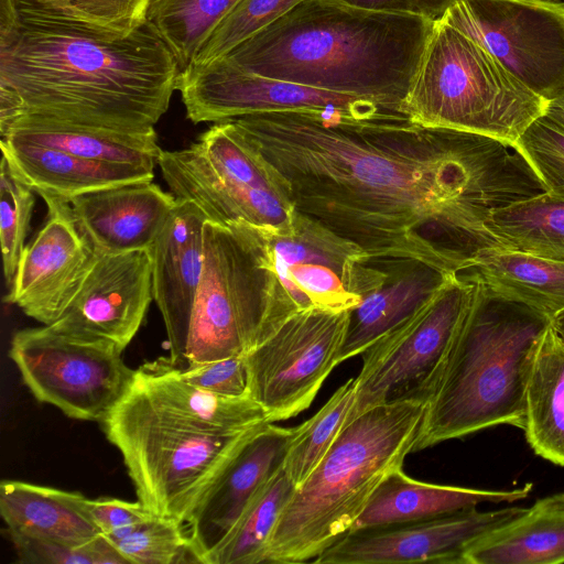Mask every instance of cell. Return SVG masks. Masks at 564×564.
<instances>
[{"label":"cell","mask_w":564,"mask_h":564,"mask_svg":"<svg viewBox=\"0 0 564 564\" xmlns=\"http://www.w3.org/2000/svg\"><path fill=\"white\" fill-rule=\"evenodd\" d=\"M230 121L296 212L371 259L462 272L502 247L486 225L494 212L546 192L513 144L404 115L295 110Z\"/></svg>","instance_id":"6da1fadb"},{"label":"cell","mask_w":564,"mask_h":564,"mask_svg":"<svg viewBox=\"0 0 564 564\" xmlns=\"http://www.w3.org/2000/svg\"><path fill=\"white\" fill-rule=\"evenodd\" d=\"M181 70L145 22L126 36L85 28L20 0L13 42L0 50V82L24 112L96 127L154 128L167 111Z\"/></svg>","instance_id":"7a4b0ae2"},{"label":"cell","mask_w":564,"mask_h":564,"mask_svg":"<svg viewBox=\"0 0 564 564\" xmlns=\"http://www.w3.org/2000/svg\"><path fill=\"white\" fill-rule=\"evenodd\" d=\"M434 24L335 0H303L224 58L251 74L366 97L403 111Z\"/></svg>","instance_id":"3957f363"},{"label":"cell","mask_w":564,"mask_h":564,"mask_svg":"<svg viewBox=\"0 0 564 564\" xmlns=\"http://www.w3.org/2000/svg\"><path fill=\"white\" fill-rule=\"evenodd\" d=\"M468 280L471 299L413 452L492 426H524L527 386L551 317Z\"/></svg>","instance_id":"277c9868"},{"label":"cell","mask_w":564,"mask_h":564,"mask_svg":"<svg viewBox=\"0 0 564 564\" xmlns=\"http://www.w3.org/2000/svg\"><path fill=\"white\" fill-rule=\"evenodd\" d=\"M426 404L424 399L384 403L345 425L286 503L265 563H314L346 535L379 484L413 452Z\"/></svg>","instance_id":"5b68a950"},{"label":"cell","mask_w":564,"mask_h":564,"mask_svg":"<svg viewBox=\"0 0 564 564\" xmlns=\"http://www.w3.org/2000/svg\"><path fill=\"white\" fill-rule=\"evenodd\" d=\"M547 105L477 41L441 19L434 24L403 111L421 126L514 144Z\"/></svg>","instance_id":"8992f818"},{"label":"cell","mask_w":564,"mask_h":564,"mask_svg":"<svg viewBox=\"0 0 564 564\" xmlns=\"http://www.w3.org/2000/svg\"><path fill=\"white\" fill-rule=\"evenodd\" d=\"M101 425L122 456L138 500L153 514L183 523L256 427L241 433L195 429L155 405L134 381Z\"/></svg>","instance_id":"52a82bcc"},{"label":"cell","mask_w":564,"mask_h":564,"mask_svg":"<svg viewBox=\"0 0 564 564\" xmlns=\"http://www.w3.org/2000/svg\"><path fill=\"white\" fill-rule=\"evenodd\" d=\"M204 253L187 338L178 358L169 361L177 370L245 356L281 323L273 315L262 228L207 220Z\"/></svg>","instance_id":"ba28073f"},{"label":"cell","mask_w":564,"mask_h":564,"mask_svg":"<svg viewBox=\"0 0 564 564\" xmlns=\"http://www.w3.org/2000/svg\"><path fill=\"white\" fill-rule=\"evenodd\" d=\"M474 283L459 273L446 280L404 321L360 356L347 423L367 410L399 400L429 401L471 299Z\"/></svg>","instance_id":"9c48e42d"},{"label":"cell","mask_w":564,"mask_h":564,"mask_svg":"<svg viewBox=\"0 0 564 564\" xmlns=\"http://www.w3.org/2000/svg\"><path fill=\"white\" fill-rule=\"evenodd\" d=\"M115 343L44 325L14 333L9 356L34 398L66 416L102 422L129 391L135 370Z\"/></svg>","instance_id":"30bf717a"},{"label":"cell","mask_w":564,"mask_h":564,"mask_svg":"<svg viewBox=\"0 0 564 564\" xmlns=\"http://www.w3.org/2000/svg\"><path fill=\"white\" fill-rule=\"evenodd\" d=\"M350 311L295 312L245 355L247 392L269 422L291 419L310 408L339 364Z\"/></svg>","instance_id":"8fae6325"},{"label":"cell","mask_w":564,"mask_h":564,"mask_svg":"<svg viewBox=\"0 0 564 564\" xmlns=\"http://www.w3.org/2000/svg\"><path fill=\"white\" fill-rule=\"evenodd\" d=\"M443 20L543 99L564 95V1L458 0Z\"/></svg>","instance_id":"7c38bea8"},{"label":"cell","mask_w":564,"mask_h":564,"mask_svg":"<svg viewBox=\"0 0 564 564\" xmlns=\"http://www.w3.org/2000/svg\"><path fill=\"white\" fill-rule=\"evenodd\" d=\"M262 243L278 322L308 308L352 310L359 304L358 269L368 256L355 242L296 212L288 231L262 228Z\"/></svg>","instance_id":"4fadbf2b"},{"label":"cell","mask_w":564,"mask_h":564,"mask_svg":"<svg viewBox=\"0 0 564 564\" xmlns=\"http://www.w3.org/2000/svg\"><path fill=\"white\" fill-rule=\"evenodd\" d=\"M177 90L186 116L194 123H216L247 115L295 110L337 113L356 119L405 115L401 109L370 98L251 74L224 57L182 72Z\"/></svg>","instance_id":"5bb4252c"},{"label":"cell","mask_w":564,"mask_h":564,"mask_svg":"<svg viewBox=\"0 0 564 564\" xmlns=\"http://www.w3.org/2000/svg\"><path fill=\"white\" fill-rule=\"evenodd\" d=\"M47 218L25 246L4 301L26 316L51 325L66 312L89 271L95 250L78 227L68 199L37 193Z\"/></svg>","instance_id":"9a60e30c"},{"label":"cell","mask_w":564,"mask_h":564,"mask_svg":"<svg viewBox=\"0 0 564 564\" xmlns=\"http://www.w3.org/2000/svg\"><path fill=\"white\" fill-rule=\"evenodd\" d=\"M524 508H477L433 519L350 531L322 553L316 564H463L468 545L516 518Z\"/></svg>","instance_id":"2e32d148"},{"label":"cell","mask_w":564,"mask_h":564,"mask_svg":"<svg viewBox=\"0 0 564 564\" xmlns=\"http://www.w3.org/2000/svg\"><path fill=\"white\" fill-rule=\"evenodd\" d=\"M151 249L119 253L95 251L78 292L53 327L117 344H130L153 301Z\"/></svg>","instance_id":"e0dca14e"},{"label":"cell","mask_w":564,"mask_h":564,"mask_svg":"<svg viewBox=\"0 0 564 564\" xmlns=\"http://www.w3.org/2000/svg\"><path fill=\"white\" fill-rule=\"evenodd\" d=\"M294 427L273 422L253 429L189 514L187 534L198 563L229 535L261 486L284 460Z\"/></svg>","instance_id":"ac0fdd59"},{"label":"cell","mask_w":564,"mask_h":564,"mask_svg":"<svg viewBox=\"0 0 564 564\" xmlns=\"http://www.w3.org/2000/svg\"><path fill=\"white\" fill-rule=\"evenodd\" d=\"M158 164L176 199L194 203L210 221L243 220L273 231L293 227L296 210L282 193L220 176L192 145L162 150Z\"/></svg>","instance_id":"d6986e66"},{"label":"cell","mask_w":564,"mask_h":564,"mask_svg":"<svg viewBox=\"0 0 564 564\" xmlns=\"http://www.w3.org/2000/svg\"><path fill=\"white\" fill-rule=\"evenodd\" d=\"M203 210L178 200L152 247L153 301L161 312L170 347V362L181 355L189 329L204 270Z\"/></svg>","instance_id":"ffe728a7"},{"label":"cell","mask_w":564,"mask_h":564,"mask_svg":"<svg viewBox=\"0 0 564 564\" xmlns=\"http://www.w3.org/2000/svg\"><path fill=\"white\" fill-rule=\"evenodd\" d=\"M449 275L415 261L366 258L357 276L361 300L350 311L339 364L361 355L404 321Z\"/></svg>","instance_id":"44dd1931"},{"label":"cell","mask_w":564,"mask_h":564,"mask_svg":"<svg viewBox=\"0 0 564 564\" xmlns=\"http://www.w3.org/2000/svg\"><path fill=\"white\" fill-rule=\"evenodd\" d=\"M76 223L96 252L151 249L177 199L152 181L110 186L73 197Z\"/></svg>","instance_id":"7402d4cb"},{"label":"cell","mask_w":564,"mask_h":564,"mask_svg":"<svg viewBox=\"0 0 564 564\" xmlns=\"http://www.w3.org/2000/svg\"><path fill=\"white\" fill-rule=\"evenodd\" d=\"M531 490V482L512 490L430 484L409 477L401 467L379 484L350 531L433 519L486 502H514L527 498Z\"/></svg>","instance_id":"603a6c76"},{"label":"cell","mask_w":564,"mask_h":564,"mask_svg":"<svg viewBox=\"0 0 564 564\" xmlns=\"http://www.w3.org/2000/svg\"><path fill=\"white\" fill-rule=\"evenodd\" d=\"M133 381L155 405L202 431L241 433L269 422L262 406L249 394L224 395L192 384L167 358L140 366Z\"/></svg>","instance_id":"cb8c5ba5"},{"label":"cell","mask_w":564,"mask_h":564,"mask_svg":"<svg viewBox=\"0 0 564 564\" xmlns=\"http://www.w3.org/2000/svg\"><path fill=\"white\" fill-rule=\"evenodd\" d=\"M3 138L94 161L134 164L153 170L162 152L154 128L127 130L96 127L31 112L19 117Z\"/></svg>","instance_id":"d4e9b609"},{"label":"cell","mask_w":564,"mask_h":564,"mask_svg":"<svg viewBox=\"0 0 564 564\" xmlns=\"http://www.w3.org/2000/svg\"><path fill=\"white\" fill-rule=\"evenodd\" d=\"M1 153L35 193L47 192L70 200L84 193L153 181V169L80 158L47 147L1 139Z\"/></svg>","instance_id":"484cf974"},{"label":"cell","mask_w":564,"mask_h":564,"mask_svg":"<svg viewBox=\"0 0 564 564\" xmlns=\"http://www.w3.org/2000/svg\"><path fill=\"white\" fill-rule=\"evenodd\" d=\"M564 562V492L536 500L516 518L471 542L463 564Z\"/></svg>","instance_id":"4316f807"},{"label":"cell","mask_w":564,"mask_h":564,"mask_svg":"<svg viewBox=\"0 0 564 564\" xmlns=\"http://www.w3.org/2000/svg\"><path fill=\"white\" fill-rule=\"evenodd\" d=\"M79 492L21 480L0 484V513L7 531L83 545L100 531Z\"/></svg>","instance_id":"83f0119b"},{"label":"cell","mask_w":564,"mask_h":564,"mask_svg":"<svg viewBox=\"0 0 564 564\" xmlns=\"http://www.w3.org/2000/svg\"><path fill=\"white\" fill-rule=\"evenodd\" d=\"M459 273L550 317L564 310V260L492 248Z\"/></svg>","instance_id":"f1b7e54d"},{"label":"cell","mask_w":564,"mask_h":564,"mask_svg":"<svg viewBox=\"0 0 564 564\" xmlns=\"http://www.w3.org/2000/svg\"><path fill=\"white\" fill-rule=\"evenodd\" d=\"M523 431L536 455L564 466V344L551 325L540 341L529 377Z\"/></svg>","instance_id":"f546056e"},{"label":"cell","mask_w":564,"mask_h":564,"mask_svg":"<svg viewBox=\"0 0 564 564\" xmlns=\"http://www.w3.org/2000/svg\"><path fill=\"white\" fill-rule=\"evenodd\" d=\"M488 230L502 248L564 260V196L543 193L494 212Z\"/></svg>","instance_id":"4dcf8cb0"},{"label":"cell","mask_w":564,"mask_h":564,"mask_svg":"<svg viewBox=\"0 0 564 564\" xmlns=\"http://www.w3.org/2000/svg\"><path fill=\"white\" fill-rule=\"evenodd\" d=\"M295 489L281 466L257 491L229 535L205 564L265 563L276 522Z\"/></svg>","instance_id":"1f68e13d"},{"label":"cell","mask_w":564,"mask_h":564,"mask_svg":"<svg viewBox=\"0 0 564 564\" xmlns=\"http://www.w3.org/2000/svg\"><path fill=\"white\" fill-rule=\"evenodd\" d=\"M240 0H152L147 23L173 53L181 73Z\"/></svg>","instance_id":"d6a6232c"},{"label":"cell","mask_w":564,"mask_h":564,"mask_svg":"<svg viewBox=\"0 0 564 564\" xmlns=\"http://www.w3.org/2000/svg\"><path fill=\"white\" fill-rule=\"evenodd\" d=\"M356 379L341 384L324 405L301 425L294 427L282 467L297 488L325 457L352 408Z\"/></svg>","instance_id":"836d02e7"},{"label":"cell","mask_w":564,"mask_h":564,"mask_svg":"<svg viewBox=\"0 0 564 564\" xmlns=\"http://www.w3.org/2000/svg\"><path fill=\"white\" fill-rule=\"evenodd\" d=\"M302 1L240 0L204 42L187 68L203 67L226 56L236 46L279 20Z\"/></svg>","instance_id":"e575fe53"},{"label":"cell","mask_w":564,"mask_h":564,"mask_svg":"<svg viewBox=\"0 0 564 564\" xmlns=\"http://www.w3.org/2000/svg\"><path fill=\"white\" fill-rule=\"evenodd\" d=\"M34 189L2 155L0 163V242L3 274L10 285L17 271L35 205Z\"/></svg>","instance_id":"d590c367"},{"label":"cell","mask_w":564,"mask_h":564,"mask_svg":"<svg viewBox=\"0 0 564 564\" xmlns=\"http://www.w3.org/2000/svg\"><path fill=\"white\" fill-rule=\"evenodd\" d=\"M111 543L128 564L198 563L184 523L171 518L153 516Z\"/></svg>","instance_id":"8d00e7d4"},{"label":"cell","mask_w":564,"mask_h":564,"mask_svg":"<svg viewBox=\"0 0 564 564\" xmlns=\"http://www.w3.org/2000/svg\"><path fill=\"white\" fill-rule=\"evenodd\" d=\"M55 14L100 33L126 36L143 25L152 0H33Z\"/></svg>","instance_id":"74e56055"},{"label":"cell","mask_w":564,"mask_h":564,"mask_svg":"<svg viewBox=\"0 0 564 564\" xmlns=\"http://www.w3.org/2000/svg\"><path fill=\"white\" fill-rule=\"evenodd\" d=\"M546 193L564 196V127L546 113L532 121L513 144Z\"/></svg>","instance_id":"f35d334b"},{"label":"cell","mask_w":564,"mask_h":564,"mask_svg":"<svg viewBox=\"0 0 564 564\" xmlns=\"http://www.w3.org/2000/svg\"><path fill=\"white\" fill-rule=\"evenodd\" d=\"M20 563L28 564H128L115 545L99 534L83 545L7 531Z\"/></svg>","instance_id":"ab89813d"},{"label":"cell","mask_w":564,"mask_h":564,"mask_svg":"<svg viewBox=\"0 0 564 564\" xmlns=\"http://www.w3.org/2000/svg\"><path fill=\"white\" fill-rule=\"evenodd\" d=\"M177 372L185 381L218 394H248L245 356L228 357Z\"/></svg>","instance_id":"60d3db41"},{"label":"cell","mask_w":564,"mask_h":564,"mask_svg":"<svg viewBox=\"0 0 564 564\" xmlns=\"http://www.w3.org/2000/svg\"><path fill=\"white\" fill-rule=\"evenodd\" d=\"M87 509L100 533L110 542L155 516L139 500L131 502L109 497L87 499Z\"/></svg>","instance_id":"b9f144b4"},{"label":"cell","mask_w":564,"mask_h":564,"mask_svg":"<svg viewBox=\"0 0 564 564\" xmlns=\"http://www.w3.org/2000/svg\"><path fill=\"white\" fill-rule=\"evenodd\" d=\"M352 8L415 15L434 22L443 19L458 0H335Z\"/></svg>","instance_id":"7bdbcfd3"},{"label":"cell","mask_w":564,"mask_h":564,"mask_svg":"<svg viewBox=\"0 0 564 564\" xmlns=\"http://www.w3.org/2000/svg\"><path fill=\"white\" fill-rule=\"evenodd\" d=\"M20 24V0H0V50L14 40Z\"/></svg>","instance_id":"ee69618b"},{"label":"cell","mask_w":564,"mask_h":564,"mask_svg":"<svg viewBox=\"0 0 564 564\" xmlns=\"http://www.w3.org/2000/svg\"><path fill=\"white\" fill-rule=\"evenodd\" d=\"M545 113L564 127V95L550 101Z\"/></svg>","instance_id":"f6af8a7d"},{"label":"cell","mask_w":564,"mask_h":564,"mask_svg":"<svg viewBox=\"0 0 564 564\" xmlns=\"http://www.w3.org/2000/svg\"><path fill=\"white\" fill-rule=\"evenodd\" d=\"M551 326L556 336L564 344V310L551 317Z\"/></svg>","instance_id":"bcb514c9"}]
</instances>
